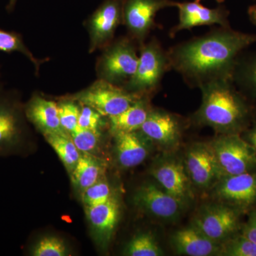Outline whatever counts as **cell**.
Returning <instances> with one entry per match:
<instances>
[{
  "instance_id": "obj_28",
  "label": "cell",
  "mask_w": 256,
  "mask_h": 256,
  "mask_svg": "<svg viewBox=\"0 0 256 256\" xmlns=\"http://www.w3.org/2000/svg\"><path fill=\"white\" fill-rule=\"evenodd\" d=\"M220 255L256 256V244L242 234L220 246Z\"/></svg>"
},
{
  "instance_id": "obj_36",
  "label": "cell",
  "mask_w": 256,
  "mask_h": 256,
  "mask_svg": "<svg viewBox=\"0 0 256 256\" xmlns=\"http://www.w3.org/2000/svg\"><path fill=\"white\" fill-rule=\"evenodd\" d=\"M16 2H18V0H9V3H8L6 8L8 12H12L14 10Z\"/></svg>"
},
{
  "instance_id": "obj_7",
  "label": "cell",
  "mask_w": 256,
  "mask_h": 256,
  "mask_svg": "<svg viewBox=\"0 0 256 256\" xmlns=\"http://www.w3.org/2000/svg\"><path fill=\"white\" fill-rule=\"evenodd\" d=\"M141 96L128 92L124 87L98 79L70 99L90 106L104 117L109 118L124 112Z\"/></svg>"
},
{
  "instance_id": "obj_13",
  "label": "cell",
  "mask_w": 256,
  "mask_h": 256,
  "mask_svg": "<svg viewBox=\"0 0 256 256\" xmlns=\"http://www.w3.org/2000/svg\"><path fill=\"white\" fill-rule=\"evenodd\" d=\"M185 162L188 176L200 188H208L216 178H220L210 146L200 144L194 146L188 152Z\"/></svg>"
},
{
  "instance_id": "obj_29",
  "label": "cell",
  "mask_w": 256,
  "mask_h": 256,
  "mask_svg": "<svg viewBox=\"0 0 256 256\" xmlns=\"http://www.w3.org/2000/svg\"><path fill=\"white\" fill-rule=\"evenodd\" d=\"M58 116L62 128L68 134L78 128L80 108L72 99L62 101L58 104Z\"/></svg>"
},
{
  "instance_id": "obj_22",
  "label": "cell",
  "mask_w": 256,
  "mask_h": 256,
  "mask_svg": "<svg viewBox=\"0 0 256 256\" xmlns=\"http://www.w3.org/2000/svg\"><path fill=\"white\" fill-rule=\"evenodd\" d=\"M102 168L90 154L80 156L78 162L70 173L72 183L82 192L102 178Z\"/></svg>"
},
{
  "instance_id": "obj_18",
  "label": "cell",
  "mask_w": 256,
  "mask_h": 256,
  "mask_svg": "<svg viewBox=\"0 0 256 256\" xmlns=\"http://www.w3.org/2000/svg\"><path fill=\"white\" fill-rule=\"evenodd\" d=\"M116 136V152L118 162L124 168H132L142 164L149 153L142 136L137 131L118 132Z\"/></svg>"
},
{
  "instance_id": "obj_27",
  "label": "cell",
  "mask_w": 256,
  "mask_h": 256,
  "mask_svg": "<svg viewBox=\"0 0 256 256\" xmlns=\"http://www.w3.org/2000/svg\"><path fill=\"white\" fill-rule=\"evenodd\" d=\"M233 80L240 82L256 96V54L242 62L238 60Z\"/></svg>"
},
{
  "instance_id": "obj_4",
  "label": "cell",
  "mask_w": 256,
  "mask_h": 256,
  "mask_svg": "<svg viewBox=\"0 0 256 256\" xmlns=\"http://www.w3.org/2000/svg\"><path fill=\"white\" fill-rule=\"evenodd\" d=\"M134 42L122 37L105 47L96 66L99 79L122 87L132 78L139 60Z\"/></svg>"
},
{
  "instance_id": "obj_23",
  "label": "cell",
  "mask_w": 256,
  "mask_h": 256,
  "mask_svg": "<svg viewBox=\"0 0 256 256\" xmlns=\"http://www.w3.org/2000/svg\"><path fill=\"white\" fill-rule=\"evenodd\" d=\"M44 136L70 174L78 162L80 154L70 134L66 132L55 133Z\"/></svg>"
},
{
  "instance_id": "obj_15",
  "label": "cell",
  "mask_w": 256,
  "mask_h": 256,
  "mask_svg": "<svg viewBox=\"0 0 256 256\" xmlns=\"http://www.w3.org/2000/svg\"><path fill=\"white\" fill-rule=\"evenodd\" d=\"M24 110L26 118L44 136L66 132L60 126L58 104L54 101L35 94L24 106Z\"/></svg>"
},
{
  "instance_id": "obj_14",
  "label": "cell",
  "mask_w": 256,
  "mask_h": 256,
  "mask_svg": "<svg viewBox=\"0 0 256 256\" xmlns=\"http://www.w3.org/2000/svg\"><path fill=\"white\" fill-rule=\"evenodd\" d=\"M134 198L138 206L163 220L174 218L180 212L181 202L152 184L141 186Z\"/></svg>"
},
{
  "instance_id": "obj_2",
  "label": "cell",
  "mask_w": 256,
  "mask_h": 256,
  "mask_svg": "<svg viewBox=\"0 0 256 256\" xmlns=\"http://www.w3.org/2000/svg\"><path fill=\"white\" fill-rule=\"evenodd\" d=\"M233 79H218L200 88L202 102L196 114L198 124H206L224 134L236 133L246 122L248 110L236 92Z\"/></svg>"
},
{
  "instance_id": "obj_19",
  "label": "cell",
  "mask_w": 256,
  "mask_h": 256,
  "mask_svg": "<svg viewBox=\"0 0 256 256\" xmlns=\"http://www.w3.org/2000/svg\"><path fill=\"white\" fill-rule=\"evenodd\" d=\"M86 208L88 220L96 238L101 242H108L118 220V202L114 197H111L108 201L102 204Z\"/></svg>"
},
{
  "instance_id": "obj_11",
  "label": "cell",
  "mask_w": 256,
  "mask_h": 256,
  "mask_svg": "<svg viewBox=\"0 0 256 256\" xmlns=\"http://www.w3.org/2000/svg\"><path fill=\"white\" fill-rule=\"evenodd\" d=\"M178 10V22L171 28L169 36L174 37L176 34L184 30L201 26L218 25L222 28H230L228 12L224 6L210 9L200 2H176Z\"/></svg>"
},
{
  "instance_id": "obj_10",
  "label": "cell",
  "mask_w": 256,
  "mask_h": 256,
  "mask_svg": "<svg viewBox=\"0 0 256 256\" xmlns=\"http://www.w3.org/2000/svg\"><path fill=\"white\" fill-rule=\"evenodd\" d=\"M238 225V210L226 205H214L202 210L193 226L208 238L218 242L235 233Z\"/></svg>"
},
{
  "instance_id": "obj_24",
  "label": "cell",
  "mask_w": 256,
  "mask_h": 256,
  "mask_svg": "<svg viewBox=\"0 0 256 256\" xmlns=\"http://www.w3.org/2000/svg\"><path fill=\"white\" fill-rule=\"evenodd\" d=\"M0 52L11 54L18 52L24 55L34 65L37 72H40L41 62L36 60L25 45L21 34L15 32L0 30Z\"/></svg>"
},
{
  "instance_id": "obj_37",
  "label": "cell",
  "mask_w": 256,
  "mask_h": 256,
  "mask_svg": "<svg viewBox=\"0 0 256 256\" xmlns=\"http://www.w3.org/2000/svg\"><path fill=\"white\" fill-rule=\"evenodd\" d=\"M202 0H195V2H200ZM218 3H222L224 1V0H216Z\"/></svg>"
},
{
  "instance_id": "obj_32",
  "label": "cell",
  "mask_w": 256,
  "mask_h": 256,
  "mask_svg": "<svg viewBox=\"0 0 256 256\" xmlns=\"http://www.w3.org/2000/svg\"><path fill=\"white\" fill-rule=\"evenodd\" d=\"M82 105L79 114L78 128L80 129L90 130L100 132L101 128L104 124L102 114H99L90 106Z\"/></svg>"
},
{
  "instance_id": "obj_26",
  "label": "cell",
  "mask_w": 256,
  "mask_h": 256,
  "mask_svg": "<svg viewBox=\"0 0 256 256\" xmlns=\"http://www.w3.org/2000/svg\"><path fill=\"white\" fill-rule=\"evenodd\" d=\"M34 256H66L69 255L65 242L58 237L48 236L40 239L30 249Z\"/></svg>"
},
{
  "instance_id": "obj_20",
  "label": "cell",
  "mask_w": 256,
  "mask_h": 256,
  "mask_svg": "<svg viewBox=\"0 0 256 256\" xmlns=\"http://www.w3.org/2000/svg\"><path fill=\"white\" fill-rule=\"evenodd\" d=\"M152 175L163 190L178 201L188 196V178L182 165L176 162H166L153 170Z\"/></svg>"
},
{
  "instance_id": "obj_5",
  "label": "cell",
  "mask_w": 256,
  "mask_h": 256,
  "mask_svg": "<svg viewBox=\"0 0 256 256\" xmlns=\"http://www.w3.org/2000/svg\"><path fill=\"white\" fill-rule=\"evenodd\" d=\"M25 118L18 92L0 86V156L22 150L26 141Z\"/></svg>"
},
{
  "instance_id": "obj_25",
  "label": "cell",
  "mask_w": 256,
  "mask_h": 256,
  "mask_svg": "<svg viewBox=\"0 0 256 256\" xmlns=\"http://www.w3.org/2000/svg\"><path fill=\"white\" fill-rule=\"evenodd\" d=\"M130 256H160L164 255L156 239L150 234L136 236L129 242L124 252Z\"/></svg>"
},
{
  "instance_id": "obj_8",
  "label": "cell",
  "mask_w": 256,
  "mask_h": 256,
  "mask_svg": "<svg viewBox=\"0 0 256 256\" xmlns=\"http://www.w3.org/2000/svg\"><path fill=\"white\" fill-rule=\"evenodd\" d=\"M172 0H122V24L130 37L142 45L158 24L156 15L160 10L176 6Z\"/></svg>"
},
{
  "instance_id": "obj_21",
  "label": "cell",
  "mask_w": 256,
  "mask_h": 256,
  "mask_svg": "<svg viewBox=\"0 0 256 256\" xmlns=\"http://www.w3.org/2000/svg\"><path fill=\"white\" fill-rule=\"evenodd\" d=\"M144 96H146L140 97L121 114L108 118L110 130L114 134L140 130L151 110Z\"/></svg>"
},
{
  "instance_id": "obj_1",
  "label": "cell",
  "mask_w": 256,
  "mask_h": 256,
  "mask_svg": "<svg viewBox=\"0 0 256 256\" xmlns=\"http://www.w3.org/2000/svg\"><path fill=\"white\" fill-rule=\"evenodd\" d=\"M255 43L256 34L220 26L170 48V68L193 87L218 79H233L240 52Z\"/></svg>"
},
{
  "instance_id": "obj_6",
  "label": "cell",
  "mask_w": 256,
  "mask_h": 256,
  "mask_svg": "<svg viewBox=\"0 0 256 256\" xmlns=\"http://www.w3.org/2000/svg\"><path fill=\"white\" fill-rule=\"evenodd\" d=\"M220 178L249 172L256 166V151L236 133L224 134L210 143Z\"/></svg>"
},
{
  "instance_id": "obj_30",
  "label": "cell",
  "mask_w": 256,
  "mask_h": 256,
  "mask_svg": "<svg viewBox=\"0 0 256 256\" xmlns=\"http://www.w3.org/2000/svg\"><path fill=\"white\" fill-rule=\"evenodd\" d=\"M82 194V202L86 207L102 204L112 197L110 186L102 178L84 190Z\"/></svg>"
},
{
  "instance_id": "obj_12",
  "label": "cell",
  "mask_w": 256,
  "mask_h": 256,
  "mask_svg": "<svg viewBox=\"0 0 256 256\" xmlns=\"http://www.w3.org/2000/svg\"><path fill=\"white\" fill-rule=\"evenodd\" d=\"M216 192L218 198L234 206H250L256 202V173L223 176Z\"/></svg>"
},
{
  "instance_id": "obj_31",
  "label": "cell",
  "mask_w": 256,
  "mask_h": 256,
  "mask_svg": "<svg viewBox=\"0 0 256 256\" xmlns=\"http://www.w3.org/2000/svg\"><path fill=\"white\" fill-rule=\"evenodd\" d=\"M70 138L79 151L90 154L97 149L100 142V132L77 128L70 133Z\"/></svg>"
},
{
  "instance_id": "obj_35",
  "label": "cell",
  "mask_w": 256,
  "mask_h": 256,
  "mask_svg": "<svg viewBox=\"0 0 256 256\" xmlns=\"http://www.w3.org/2000/svg\"><path fill=\"white\" fill-rule=\"evenodd\" d=\"M248 14L250 22L256 26V4L252 5L249 8L248 10Z\"/></svg>"
},
{
  "instance_id": "obj_16",
  "label": "cell",
  "mask_w": 256,
  "mask_h": 256,
  "mask_svg": "<svg viewBox=\"0 0 256 256\" xmlns=\"http://www.w3.org/2000/svg\"><path fill=\"white\" fill-rule=\"evenodd\" d=\"M181 128V122L174 114L164 110H151L140 130L148 139L166 144L178 140Z\"/></svg>"
},
{
  "instance_id": "obj_33",
  "label": "cell",
  "mask_w": 256,
  "mask_h": 256,
  "mask_svg": "<svg viewBox=\"0 0 256 256\" xmlns=\"http://www.w3.org/2000/svg\"><path fill=\"white\" fill-rule=\"evenodd\" d=\"M242 234L256 244V210L249 217L242 228Z\"/></svg>"
},
{
  "instance_id": "obj_34",
  "label": "cell",
  "mask_w": 256,
  "mask_h": 256,
  "mask_svg": "<svg viewBox=\"0 0 256 256\" xmlns=\"http://www.w3.org/2000/svg\"><path fill=\"white\" fill-rule=\"evenodd\" d=\"M248 142L256 151V124L255 127L252 128V130L249 132L248 136Z\"/></svg>"
},
{
  "instance_id": "obj_17",
  "label": "cell",
  "mask_w": 256,
  "mask_h": 256,
  "mask_svg": "<svg viewBox=\"0 0 256 256\" xmlns=\"http://www.w3.org/2000/svg\"><path fill=\"white\" fill-rule=\"evenodd\" d=\"M176 252L188 256L220 255V246L200 232L194 226L182 228L173 235Z\"/></svg>"
},
{
  "instance_id": "obj_9",
  "label": "cell",
  "mask_w": 256,
  "mask_h": 256,
  "mask_svg": "<svg viewBox=\"0 0 256 256\" xmlns=\"http://www.w3.org/2000/svg\"><path fill=\"white\" fill-rule=\"evenodd\" d=\"M122 24V0H104L86 22L90 38L89 52L105 48Z\"/></svg>"
},
{
  "instance_id": "obj_3",
  "label": "cell",
  "mask_w": 256,
  "mask_h": 256,
  "mask_svg": "<svg viewBox=\"0 0 256 256\" xmlns=\"http://www.w3.org/2000/svg\"><path fill=\"white\" fill-rule=\"evenodd\" d=\"M169 70L171 68L168 52L153 37L150 41L141 45L136 73L122 87L132 94L148 95L160 86Z\"/></svg>"
}]
</instances>
